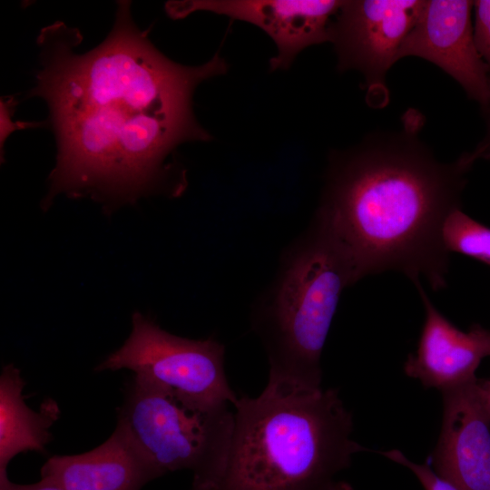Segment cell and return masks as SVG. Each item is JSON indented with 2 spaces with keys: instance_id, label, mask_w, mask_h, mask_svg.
Segmentation results:
<instances>
[{
  "instance_id": "44dd1931",
  "label": "cell",
  "mask_w": 490,
  "mask_h": 490,
  "mask_svg": "<svg viewBox=\"0 0 490 490\" xmlns=\"http://www.w3.org/2000/svg\"><path fill=\"white\" fill-rule=\"evenodd\" d=\"M333 490H353L351 485L344 481H339Z\"/></svg>"
},
{
  "instance_id": "2e32d148",
  "label": "cell",
  "mask_w": 490,
  "mask_h": 490,
  "mask_svg": "<svg viewBox=\"0 0 490 490\" xmlns=\"http://www.w3.org/2000/svg\"><path fill=\"white\" fill-rule=\"evenodd\" d=\"M474 40L476 49L490 73V0L474 1Z\"/></svg>"
},
{
  "instance_id": "8992f818",
  "label": "cell",
  "mask_w": 490,
  "mask_h": 490,
  "mask_svg": "<svg viewBox=\"0 0 490 490\" xmlns=\"http://www.w3.org/2000/svg\"><path fill=\"white\" fill-rule=\"evenodd\" d=\"M120 369L201 410L233 406L238 398L225 374L223 345L172 335L138 312L124 344L97 368Z\"/></svg>"
},
{
  "instance_id": "30bf717a",
  "label": "cell",
  "mask_w": 490,
  "mask_h": 490,
  "mask_svg": "<svg viewBox=\"0 0 490 490\" xmlns=\"http://www.w3.org/2000/svg\"><path fill=\"white\" fill-rule=\"evenodd\" d=\"M434 471L458 490H490V409L482 379L445 390Z\"/></svg>"
},
{
  "instance_id": "3957f363",
  "label": "cell",
  "mask_w": 490,
  "mask_h": 490,
  "mask_svg": "<svg viewBox=\"0 0 490 490\" xmlns=\"http://www.w3.org/2000/svg\"><path fill=\"white\" fill-rule=\"evenodd\" d=\"M225 464L205 490H333L338 475L365 448L336 388L303 389L268 382L242 395Z\"/></svg>"
},
{
  "instance_id": "d6986e66",
  "label": "cell",
  "mask_w": 490,
  "mask_h": 490,
  "mask_svg": "<svg viewBox=\"0 0 490 490\" xmlns=\"http://www.w3.org/2000/svg\"><path fill=\"white\" fill-rule=\"evenodd\" d=\"M484 112L486 119V132L484 139L472 152L476 160H490V101Z\"/></svg>"
},
{
  "instance_id": "ffe728a7",
  "label": "cell",
  "mask_w": 490,
  "mask_h": 490,
  "mask_svg": "<svg viewBox=\"0 0 490 490\" xmlns=\"http://www.w3.org/2000/svg\"><path fill=\"white\" fill-rule=\"evenodd\" d=\"M485 398L490 409V379H482Z\"/></svg>"
},
{
  "instance_id": "9a60e30c",
  "label": "cell",
  "mask_w": 490,
  "mask_h": 490,
  "mask_svg": "<svg viewBox=\"0 0 490 490\" xmlns=\"http://www.w3.org/2000/svg\"><path fill=\"white\" fill-rule=\"evenodd\" d=\"M380 454L407 467L416 475L425 490H458L450 483L441 478L427 463H415L397 449L380 452Z\"/></svg>"
},
{
  "instance_id": "e0dca14e",
  "label": "cell",
  "mask_w": 490,
  "mask_h": 490,
  "mask_svg": "<svg viewBox=\"0 0 490 490\" xmlns=\"http://www.w3.org/2000/svg\"><path fill=\"white\" fill-rule=\"evenodd\" d=\"M17 104V101L14 97H8L7 99H1V132H0V147L1 156H3V147L6 142L7 137L16 130L34 128L42 126L45 123L43 122H13V114L15 113V107Z\"/></svg>"
},
{
  "instance_id": "7c38bea8",
  "label": "cell",
  "mask_w": 490,
  "mask_h": 490,
  "mask_svg": "<svg viewBox=\"0 0 490 490\" xmlns=\"http://www.w3.org/2000/svg\"><path fill=\"white\" fill-rule=\"evenodd\" d=\"M159 475L119 428L99 446L74 456H54L41 468V479L64 490H142Z\"/></svg>"
},
{
  "instance_id": "6da1fadb",
  "label": "cell",
  "mask_w": 490,
  "mask_h": 490,
  "mask_svg": "<svg viewBox=\"0 0 490 490\" xmlns=\"http://www.w3.org/2000/svg\"><path fill=\"white\" fill-rule=\"evenodd\" d=\"M130 7L118 2L112 31L84 54L74 52L78 29L63 22L38 34L40 69L28 97L45 102L57 148L46 203L58 193L133 201L165 180L179 145L210 140L192 95L226 72L225 61L219 54L198 66L170 60L134 24Z\"/></svg>"
},
{
  "instance_id": "9c48e42d",
  "label": "cell",
  "mask_w": 490,
  "mask_h": 490,
  "mask_svg": "<svg viewBox=\"0 0 490 490\" xmlns=\"http://www.w3.org/2000/svg\"><path fill=\"white\" fill-rule=\"evenodd\" d=\"M473 5L468 0L424 1L399 57L417 56L436 64L485 110L490 101V73L475 44Z\"/></svg>"
},
{
  "instance_id": "52a82bcc",
  "label": "cell",
  "mask_w": 490,
  "mask_h": 490,
  "mask_svg": "<svg viewBox=\"0 0 490 490\" xmlns=\"http://www.w3.org/2000/svg\"><path fill=\"white\" fill-rule=\"evenodd\" d=\"M423 0L342 1L329 29L339 71L362 74L368 103L376 107L388 100L386 76L400 60L401 46L415 25Z\"/></svg>"
},
{
  "instance_id": "4fadbf2b",
  "label": "cell",
  "mask_w": 490,
  "mask_h": 490,
  "mask_svg": "<svg viewBox=\"0 0 490 490\" xmlns=\"http://www.w3.org/2000/svg\"><path fill=\"white\" fill-rule=\"evenodd\" d=\"M24 382L13 364L6 365L0 377V474L6 473L9 462L27 451H43L51 439L50 426L59 409L48 399L41 411H34L24 401Z\"/></svg>"
},
{
  "instance_id": "5b68a950",
  "label": "cell",
  "mask_w": 490,
  "mask_h": 490,
  "mask_svg": "<svg viewBox=\"0 0 490 490\" xmlns=\"http://www.w3.org/2000/svg\"><path fill=\"white\" fill-rule=\"evenodd\" d=\"M230 406L194 408L174 395L135 377L119 408V428L159 476L192 472L190 490H205L222 469L232 437Z\"/></svg>"
},
{
  "instance_id": "ac0fdd59",
  "label": "cell",
  "mask_w": 490,
  "mask_h": 490,
  "mask_svg": "<svg viewBox=\"0 0 490 490\" xmlns=\"http://www.w3.org/2000/svg\"><path fill=\"white\" fill-rule=\"evenodd\" d=\"M0 490H64L57 484L41 479L39 482L29 485H21L11 482L6 473L0 474Z\"/></svg>"
},
{
  "instance_id": "277c9868",
  "label": "cell",
  "mask_w": 490,
  "mask_h": 490,
  "mask_svg": "<svg viewBox=\"0 0 490 490\" xmlns=\"http://www.w3.org/2000/svg\"><path fill=\"white\" fill-rule=\"evenodd\" d=\"M352 284L345 258L316 221L289 260L274 297L254 321L267 352L268 382L321 387L322 350L341 292Z\"/></svg>"
},
{
  "instance_id": "7a4b0ae2",
  "label": "cell",
  "mask_w": 490,
  "mask_h": 490,
  "mask_svg": "<svg viewBox=\"0 0 490 490\" xmlns=\"http://www.w3.org/2000/svg\"><path fill=\"white\" fill-rule=\"evenodd\" d=\"M418 113L399 131L368 135L332 162L317 221L332 238L353 283L387 270L446 285L449 253L442 241L447 215L460 208L472 152L439 162L417 135Z\"/></svg>"
},
{
  "instance_id": "5bb4252c",
  "label": "cell",
  "mask_w": 490,
  "mask_h": 490,
  "mask_svg": "<svg viewBox=\"0 0 490 490\" xmlns=\"http://www.w3.org/2000/svg\"><path fill=\"white\" fill-rule=\"evenodd\" d=\"M445 249L490 266V228L469 217L461 208L452 211L442 226Z\"/></svg>"
},
{
  "instance_id": "ba28073f",
  "label": "cell",
  "mask_w": 490,
  "mask_h": 490,
  "mask_svg": "<svg viewBox=\"0 0 490 490\" xmlns=\"http://www.w3.org/2000/svg\"><path fill=\"white\" fill-rule=\"evenodd\" d=\"M341 4L338 0H201L172 1L165 9L173 19L207 11L260 27L277 46L270 69L283 70L303 49L329 41L330 24Z\"/></svg>"
},
{
  "instance_id": "8fae6325",
  "label": "cell",
  "mask_w": 490,
  "mask_h": 490,
  "mask_svg": "<svg viewBox=\"0 0 490 490\" xmlns=\"http://www.w3.org/2000/svg\"><path fill=\"white\" fill-rule=\"evenodd\" d=\"M425 308L417 348L405 363V373L425 387L441 392L467 383L481 361L490 357V329L479 324L463 331L433 304L420 282L415 284Z\"/></svg>"
}]
</instances>
